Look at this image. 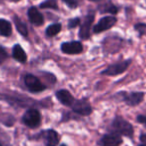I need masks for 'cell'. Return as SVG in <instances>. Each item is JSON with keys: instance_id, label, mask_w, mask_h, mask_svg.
I'll return each mask as SVG.
<instances>
[{"instance_id": "3957f363", "label": "cell", "mask_w": 146, "mask_h": 146, "mask_svg": "<svg viewBox=\"0 0 146 146\" xmlns=\"http://www.w3.org/2000/svg\"><path fill=\"white\" fill-rule=\"evenodd\" d=\"M130 63H131V60L128 59V60L121 61V62H118L116 64H112L109 67H107L105 70L102 71V74H105V75H109V76L119 75V74L123 73L128 68Z\"/></svg>"}, {"instance_id": "6da1fadb", "label": "cell", "mask_w": 146, "mask_h": 146, "mask_svg": "<svg viewBox=\"0 0 146 146\" xmlns=\"http://www.w3.org/2000/svg\"><path fill=\"white\" fill-rule=\"evenodd\" d=\"M111 131L112 133H116L118 135H124L127 137H132L133 136V127L128 121H126L124 118L117 116L115 119L112 121L111 124Z\"/></svg>"}, {"instance_id": "5b68a950", "label": "cell", "mask_w": 146, "mask_h": 146, "mask_svg": "<svg viewBox=\"0 0 146 146\" xmlns=\"http://www.w3.org/2000/svg\"><path fill=\"white\" fill-rule=\"evenodd\" d=\"M25 85L27 86L31 92H41L45 89V86L41 83V81L37 77L31 74H27L24 78Z\"/></svg>"}, {"instance_id": "484cf974", "label": "cell", "mask_w": 146, "mask_h": 146, "mask_svg": "<svg viewBox=\"0 0 146 146\" xmlns=\"http://www.w3.org/2000/svg\"><path fill=\"white\" fill-rule=\"evenodd\" d=\"M139 146H146V144H141V145H139Z\"/></svg>"}, {"instance_id": "52a82bcc", "label": "cell", "mask_w": 146, "mask_h": 146, "mask_svg": "<svg viewBox=\"0 0 146 146\" xmlns=\"http://www.w3.org/2000/svg\"><path fill=\"white\" fill-rule=\"evenodd\" d=\"M116 22H117L116 17H113V16L103 17V18L100 19L99 22L94 26L93 31L95 33H100V32H102V31L111 28L113 25H115Z\"/></svg>"}, {"instance_id": "e0dca14e", "label": "cell", "mask_w": 146, "mask_h": 146, "mask_svg": "<svg viewBox=\"0 0 146 146\" xmlns=\"http://www.w3.org/2000/svg\"><path fill=\"white\" fill-rule=\"evenodd\" d=\"M13 20H14L15 26H16V29L18 30V32L20 33L21 35H23V36H27V35H28V30H27L26 25H25L17 16H14Z\"/></svg>"}, {"instance_id": "5bb4252c", "label": "cell", "mask_w": 146, "mask_h": 146, "mask_svg": "<svg viewBox=\"0 0 146 146\" xmlns=\"http://www.w3.org/2000/svg\"><path fill=\"white\" fill-rule=\"evenodd\" d=\"M12 54H13V57H14L17 61H19V62H21V63L26 62L27 55H26L25 51L23 50L22 47H21L20 45L17 44V45H15V46L13 47Z\"/></svg>"}, {"instance_id": "7402d4cb", "label": "cell", "mask_w": 146, "mask_h": 146, "mask_svg": "<svg viewBox=\"0 0 146 146\" xmlns=\"http://www.w3.org/2000/svg\"><path fill=\"white\" fill-rule=\"evenodd\" d=\"M63 1H64L70 8H75V7L78 6L77 0H63Z\"/></svg>"}, {"instance_id": "f1b7e54d", "label": "cell", "mask_w": 146, "mask_h": 146, "mask_svg": "<svg viewBox=\"0 0 146 146\" xmlns=\"http://www.w3.org/2000/svg\"><path fill=\"white\" fill-rule=\"evenodd\" d=\"M14 1H19V0H14Z\"/></svg>"}, {"instance_id": "d4e9b609", "label": "cell", "mask_w": 146, "mask_h": 146, "mask_svg": "<svg viewBox=\"0 0 146 146\" xmlns=\"http://www.w3.org/2000/svg\"><path fill=\"white\" fill-rule=\"evenodd\" d=\"M140 140H141L143 144H146V134H141V136H140Z\"/></svg>"}, {"instance_id": "ffe728a7", "label": "cell", "mask_w": 146, "mask_h": 146, "mask_svg": "<svg viewBox=\"0 0 146 146\" xmlns=\"http://www.w3.org/2000/svg\"><path fill=\"white\" fill-rule=\"evenodd\" d=\"M135 29L140 33V34H146V24L143 23H139V24L135 25Z\"/></svg>"}, {"instance_id": "d6986e66", "label": "cell", "mask_w": 146, "mask_h": 146, "mask_svg": "<svg viewBox=\"0 0 146 146\" xmlns=\"http://www.w3.org/2000/svg\"><path fill=\"white\" fill-rule=\"evenodd\" d=\"M41 8H51V9H57V3L55 0H47L44 3L40 5Z\"/></svg>"}, {"instance_id": "7c38bea8", "label": "cell", "mask_w": 146, "mask_h": 146, "mask_svg": "<svg viewBox=\"0 0 146 146\" xmlns=\"http://www.w3.org/2000/svg\"><path fill=\"white\" fill-rule=\"evenodd\" d=\"M56 97L63 105L65 106H72V104L74 103V98L71 95V93L69 91L65 89H61L59 91L56 92Z\"/></svg>"}, {"instance_id": "83f0119b", "label": "cell", "mask_w": 146, "mask_h": 146, "mask_svg": "<svg viewBox=\"0 0 146 146\" xmlns=\"http://www.w3.org/2000/svg\"><path fill=\"white\" fill-rule=\"evenodd\" d=\"M60 146H66V145H65V144H62V145H60Z\"/></svg>"}, {"instance_id": "ac0fdd59", "label": "cell", "mask_w": 146, "mask_h": 146, "mask_svg": "<svg viewBox=\"0 0 146 146\" xmlns=\"http://www.w3.org/2000/svg\"><path fill=\"white\" fill-rule=\"evenodd\" d=\"M61 31V24L60 23H56V24L49 25L46 29V35L49 37H52L57 35Z\"/></svg>"}, {"instance_id": "4fadbf2b", "label": "cell", "mask_w": 146, "mask_h": 146, "mask_svg": "<svg viewBox=\"0 0 146 146\" xmlns=\"http://www.w3.org/2000/svg\"><path fill=\"white\" fill-rule=\"evenodd\" d=\"M28 18L32 24L36 25V26H40L44 22V18L43 15L37 10L35 7H31L28 10Z\"/></svg>"}, {"instance_id": "30bf717a", "label": "cell", "mask_w": 146, "mask_h": 146, "mask_svg": "<svg viewBox=\"0 0 146 146\" xmlns=\"http://www.w3.org/2000/svg\"><path fill=\"white\" fill-rule=\"evenodd\" d=\"M42 139L46 146H56L58 145L60 137L56 131L52 129H48L42 133Z\"/></svg>"}, {"instance_id": "4316f807", "label": "cell", "mask_w": 146, "mask_h": 146, "mask_svg": "<svg viewBox=\"0 0 146 146\" xmlns=\"http://www.w3.org/2000/svg\"><path fill=\"white\" fill-rule=\"evenodd\" d=\"M91 1H99V0H91Z\"/></svg>"}, {"instance_id": "f546056e", "label": "cell", "mask_w": 146, "mask_h": 146, "mask_svg": "<svg viewBox=\"0 0 146 146\" xmlns=\"http://www.w3.org/2000/svg\"><path fill=\"white\" fill-rule=\"evenodd\" d=\"M0 146H2V145H1V144H0Z\"/></svg>"}, {"instance_id": "2e32d148", "label": "cell", "mask_w": 146, "mask_h": 146, "mask_svg": "<svg viewBox=\"0 0 146 146\" xmlns=\"http://www.w3.org/2000/svg\"><path fill=\"white\" fill-rule=\"evenodd\" d=\"M99 9L101 13H111V14L117 13V7L112 4L110 1H107L104 4H101L99 6Z\"/></svg>"}, {"instance_id": "9c48e42d", "label": "cell", "mask_w": 146, "mask_h": 146, "mask_svg": "<svg viewBox=\"0 0 146 146\" xmlns=\"http://www.w3.org/2000/svg\"><path fill=\"white\" fill-rule=\"evenodd\" d=\"M61 50L66 54H79L83 50V46L79 41H71V42L62 43Z\"/></svg>"}, {"instance_id": "7a4b0ae2", "label": "cell", "mask_w": 146, "mask_h": 146, "mask_svg": "<svg viewBox=\"0 0 146 146\" xmlns=\"http://www.w3.org/2000/svg\"><path fill=\"white\" fill-rule=\"evenodd\" d=\"M22 120L26 126H28L30 128H36L41 123V115L38 110L31 108V109L27 110L25 112Z\"/></svg>"}, {"instance_id": "44dd1931", "label": "cell", "mask_w": 146, "mask_h": 146, "mask_svg": "<svg viewBox=\"0 0 146 146\" xmlns=\"http://www.w3.org/2000/svg\"><path fill=\"white\" fill-rule=\"evenodd\" d=\"M79 23H80V20L78 18L70 19L68 22V27L69 28H74V27H76L77 25H79Z\"/></svg>"}, {"instance_id": "603a6c76", "label": "cell", "mask_w": 146, "mask_h": 146, "mask_svg": "<svg viewBox=\"0 0 146 146\" xmlns=\"http://www.w3.org/2000/svg\"><path fill=\"white\" fill-rule=\"evenodd\" d=\"M6 57H7V53L5 52V50L2 47L0 46V63H2L6 59Z\"/></svg>"}, {"instance_id": "cb8c5ba5", "label": "cell", "mask_w": 146, "mask_h": 146, "mask_svg": "<svg viewBox=\"0 0 146 146\" xmlns=\"http://www.w3.org/2000/svg\"><path fill=\"white\" fill-rule=\"evenodd\" d=\"M137 121L139 122V123H142V124H144V125L146 126V114L137 116Z\"/></svg>"}, {"instance_id": "277c9868", "label": "cell", "mask_w": 146, "mask_h": 146, "mask_svg": "<svg viewBox=\"0 0 146 146\" xmlns=\"http://www.w3.org/2000/svg\"><path fill=\"white\" fill-rule=\"evenodd\" d=\"M72 109L75 113L80 114V115H83V116L89 115L92 112L91 105H90L89 102L85 99L74 101V103L72 104Z\"/></svg>"}, {"instance_id": "8992f818", "label": "cell", "mask_w": 146, "mask_h": 146, "mask_svg": "<svg viewBox=\"0 0 146 146\" xmlns=\"http://www.w3.org/2000/svg\"><path fill=\"white\" fill-rule=\"evenodd\" d=\"M94 20V13L90 12L87 16L84 18L83 23H82L81 27L79 30V37L83 40L88 39L90 37V29H91V25Z\"/></svg>"}, {"instance_id": "8fae6325", "label": "cell", "mask_w": 146, "mask_h": 146, "mask_svg": "<svg viewBox=\"0 0 146 146\" xmlns=\"http://www.w3.org/2000/svg\"><path fill=\"white\" fill-rule=\"evenodd\" d=\"M123 100L126 104L130 106H136L139 103H141L144 97L143 92H132V93H124Z\"/></svg>"}, {"instance_id": "9a60e30c", "label": "cell", "mask_w": 146, "mask_h": 146, "mask_svg": "<svg viewBox=\"0 0 146 146\" xmlns=\"http://www.w3.org/2000/svg\"><path fill=\"white\" fill-rule=\"evenodd\" d=\"M12 32L11 24L7 20L0 19V35L2 36H9Z\"/></svg>"}, {"instance_id": "ba28073f", "label": "cell", "mask_w": 146, "mask_h": 146, "mask_svg": "<svg viewBox=\"0 0 146 146\" xmlns=\"http://www.w3.org/2000/svg\"><path fill=\"white\" fill-rule=\"evenodd\" d=\"M122 143V138L116 133H109L104 135L98 142L100 146H120Z\"/></svg>"}]
</instances>
